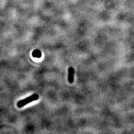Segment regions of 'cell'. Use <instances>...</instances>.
<instances>
[{"label":"cell","instance_id":"1","mask_svg":"<svg viewBox=\"0 0 134 134\" xmlns=\"http://www.w3.org/2000/svg\"><path fill=\"white\" fill-rule=\"evenodd\" d=\"M39 98L38 94L36 93H34L32 96H30L28 97L25 98L24 99L19 100L17 103V106L18 107L21 108L23 106L26 105V104L30 103V102L34 101L37 100Z\"/></svg>","mask_w":134,"mask_h":134},{"label":"cell","instance_id":"2","mask_svg":"<svg viewBox=\"0 0 134 134\" xmlns=\"http://www.w3.org/2000/svg\"><path fill=\"white\" fill-rule=\"evenodd\" d=\"M68 81L70 83H72L74 81L75 69L72 67H70L68 69Z\"/></svg>","mask_w":134,"mask_h":134}]
</instances>
